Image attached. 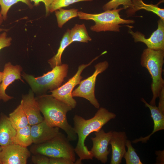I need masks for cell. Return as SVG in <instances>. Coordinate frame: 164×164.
I'll return each mask as SVG.
<instances>
[{"label": "cell", "mask_w": 164, "mask_h": 164, "mask_svg": "<svg viewBox=\"0 0 164 164\" xmlns=\"http://www.w3.org/2000/svg\"><path fill=\"white\" fill-rule=\"evenodd\" d=\"M116 117L114 113L103 107L100 108L94 116L88 119L75 115L73 118V127L78 140L74 151L79 158L75 163L81 164L83 160L93 159V157L90 151L85 144L86 139L92 132L99 131L104 125Z\"/></svg>", "instance_id": "cell-1"}, {"label": "cell", "mask_w": 164, "mask_h": 164, "mask_svg": "<svg viewBox=\"0 0 164 164\" xmlns=\"http://www.w3.org/2000/svg\"><path fill=\"white\" fill-rule=\"evenodd\" d=\"M44 120L50 126L63 130L70 141L76 140L77 136L73 127L68 122L67 114L72 108L50 95L43 94L35 98Z\"/></svg>", "instance_id": "cell-2"}, {"label": "cell", "mask_w": 164, "mask_h": 164, "mask_svg": "<svg viewBox=\"0 0 164 164\" xmlns=\"http://www.w3.org/2000/svg\"><path fill=\"white\" fill-rule=\"evenodd\" d=\"M164 50L145 49L141 55L140 63L150 74L152 79L151 85L152 97L149 104L156 105V99L164 88V80L162 77L164 63Z\"/></svg>", "instance_id": "cell-3"}, {"label": "cell", "mask_w": 164, "mask_h": 164, "mask_svg": "<svg viewBox=\"0 0 164 164\" xmlns=\"http://www.w3.org/2000/svg\"><path fill=\"white\" fill-rule=\"evenodd\" d=\"M68 70V65L63 64L55 67L41 76L35 77L24 72L21 76L34 93L42 94L48 90H54L60 87L67 76Z\"/></svg>", "instance_id": "cell-4"}, {"label": "cell", "mask_w": 164, "mask_h": 164, "mask_svg": "<svg viewBox=\"0 0 164 164\" xmlns=\"http://www.w3.org/2000/svg\"><path fill=\"white\" fill-rule=\"evenodd\" d=\"M123 9V8H121L108 10L96 14L78 11V15L80 19L92 20L95 22V24L90 27L92 31L96 32L106 31L119 32L121 27L120 24H132L135 22L133 20L126 19L121 17L119 12Z\"/></svg>", "instance_id": "cell-5"}, {"label": "cell", "mask_w": 164, "mask_h": 164, "mask_svg": "<svg viewBox=\"0 0 164 164\" xmlns=\"http://www.w3.org/2000/svg\"><path fill=\"white\" fill-rule=\"evenodd\" d=\"M31 151L34 154H42L49 157L65 158L74 164L76 161L74 148L67 137L60 132L50 140L35 144L31 148Z\"/></svg>", "instance_id": "cell-6"}, {"label": "cell", "mask_w": 164, "mask_h": 164, "mask_svg": "<svg viewBox=\"0 0 164 164\" xmlns=\"http://www.w3.org/2000/svg\"><path fill=\"white\" fill-rule=\"evenodd\" d=\"M109 66L107 61L99 62L94 66L95 71L90 76L81 80L78 87L73 91V97H83L88 100L96 108H100V104L95 95V87L98 75L105 70Z\"/></svg>", "instance_id": "cell-7"}, {"label": "cell", "mask_w": 164, "mask_h": 164, "mask_svg": "<svg viewBox=\"0 0 164 164\" xmlns=\"http://www.w3.org/2000/svg\"><path fill=\"white\" fill-rule=\"evenodd\" d=\"M103 52L87 64H82L79 66L75 74L70 78L66 83L58 88L50 92V95L53 97L62 101L70 106L72 108H75L77 105L76 101L73 98L72 92L75 87L79 84L82 78L81 74L83 70L90 65L92 62L101 55L105 54Z\"/></svg>", "instance_id": "cell-8"}, {"label": "cell", "mask_w": 164, "mask_h": 164, "mask_svg": "<svg viewBox=\"0 0 164 164\" xmlns=\"http://www.w3.org/2000/svg\"><path fill=\"white\" fill-rule=\"evenodd\" d=\"M129 33L132 36L135 43L141 42L145 44L147 48L154 50H164V20L160 18L158 21L157 29L148 38L140 32H133L129 28Z\"/></svg>", "instance_id": "cell-9"}, {"label": "cell", "mask_w": 164, "mask_h": 164, "mask_svg": "<svg viewBox=\"0 0 164 164\" xmlns=\"http://www.w3.org/2000/svg\"><path fill=\"white\" fill-rule=\"evenodd\" d=\"M0 164H26L30 152L26 147L12 144L2 146Z\"/></svg>", "instance_id": "cell-10"}, {"label": "cell", "mask_w": 164, "mask_h": 164, "mask_svg": "<svg viewBox=\"0 0 164 164\" xmlns=\"http://www.w3.org/2000/svg\"><path fill=\"white\" fill-rule=\"evenodd\" d=\"M112 131L105 132L103 129L95 132V136L91 137L93 146L90 151L93 157L102 163L105 164L108 161V156L110 150L108 146L112 135Z\"/></svg>", "instance_id": "cell-11"}, {"label": "cell", "mask_w": 164, "mask_h": 164, "mask_svg": "<svg viewBox=\"0 0 164 164\" xmlns=\"http://www.w3.org/2000/svg\"><path fill=\"white\" fill-rule=\"evenodd\" d=\"M22 67L19 65H13L10 62L6 63L4 67L2 81L0 86V100L5 102L11 99L13 97L8 95L5 93L7 87L15 80L21 78Z\"/></svg>", "instance_id": "cell-12"}, {"label": "cell", "mask_w": 164, "mask_h": 164, "mask_svg": "<svg viewBox=\"0 0 164 164\" xmlns=\"http://www.w3.org/2000/svg\"><path fill=\"white\" fill-rule=\"evenodd\" d=\"M21 101L24 111L26 116L29 125L38 124L44 120L34 96V93L30 90L28 93L23 95Z\"/></svg>", "instance_id": "cell-13"}, {"label": "cell", "mask_w": 164, "mask_h": 164, "mask_svg": "<svg viewBox=\"0 0 164 164\" xmlns=\"http://www.w3.org/2000/svg\"><path fill=\"white\" fill-rule=\"evenodd\" d=\"M59 129L57 127L50 126L44 119L39 123L31 126L33 143L39 144L50 140L59 134Z\"/></svg>", "instance_id": "cell-14"}, {"label": "cell", "mask_w": 164, "mask_h": 164, "mask_svg": "<svg viewBox=\"0 0 164 164\" xmlns=\"http://www.w3.org/2000/svg\"><path fill=\"white\" fill-rule=\"evenodd\" d=\"M127 137L124 132L112 131L109 144L112 153L111 164H120L126 152V144Z\"/></svg>", "instance_id": "cell-15"}, {"label": "cell", "mask_w": 164, "mask_h": 164, "mask_svg": "<svg viewBox=\"0 0 164 164\" xmlns=\"http://www.w3.org/2000/svg\"><path fill=\"white\" fill-rule=\"evenodd\" d=\"M141 100L145 103V107H148L150 110L151 117L154 122L153 129L152 132L148 135L144 137H141L133 141L132 142L134 143L140 142L142 143L146 142L150 136L155 133L164 129V114L156 105L153 106L149 104L143 98Z\"/></svg>", "instance_id": "cell-16"}, {"label": "cell", "mask_w": 164, "mask_h": 164, "mask_svg": "<svg viewBox=\"0 0 164 164\" xmlns=\"http://www.w3.org/2000/svg\"><path fill=\"white\" fill-rule=\"evenodd\" d=\"M16 132L12 125L9 117L2 114L0 117V146L13 144Z\"/></svg>", "instance_id": "cell-17"}, {"label": "cell", "mask_w": 164, "mask_h": 164, "mask_svg": "<svg viewBox=\"0 0 164 164\" xmlns=\"http://www.w3.org/2000/svg\"><path fill=\"white\" fill-rule=\"evenodd\" d=\"M132 1L131 7L127 9L126 11V14L128 16H132L137 11L141 9H144L153 12L164 20V9L159 8L158 5L147 4L142 0H132Z\"/></svg>", "instance_id": "cell-18"}, {"label": "cell", "mask_w": 164, "mask_h": 164, "mask_svg": "<svg viewBox=\"0 0 164 164\" xmlns=\"http://www.w3.org/2000/svg\"><path fill=\"white\" fill-rule=\"evenodd\" d=\"M9 118L12 125L16 130L29 125L27 118L23 108L21 101L19 105L9 114Z\"/></svg>", "instance_id": "cell-19"}, {"label": "cell", "mask_w": 164, "mask_h": 164, "mask_svg": "<svg viewBox=\"0 0 164 164\" xmlns=\"http://www.w3.org/2000/svg\"><path fill=\"white\" fill-rule=\"evenodd\" d=\"M69 35L71 44L75 41L87 43L92 40L84 23L76 24L71 30H70Z\"/></svg>", "instance_id": "cell-20"}, {"label": "cell", "mask_w": 164, "mask_h": 164, "mask_svg": "<svg viewBox=\"0 0 164 164\" xmlns=\"http://www.w3.org/2000/svg\"><path fill=\"white\" fill-rule=\"evenodd\" d=\"M69 32L70 29H67L60 41V46L56 53L48 60V63L52 68L62 64L61 57L62 54L66 47L71 44Z\"/></svg>", "instance_id": "cell-21"}, {"label": "cell", "mask_w": 164, "mask_h": 164, "mask_svg": "<svg viewBox=\"0 0 164 164\" xmlns=\"http://www.w3.org/2000/svg\"><path fill=\"white\" fill-rule=\"evenodd\" d=\"M31 127V126L29 125L23 128L16 130L13 143L27 147L33 143Z\"/></svg>", "instance_id": "cell-22"}, {"label": "cell", "mask_w": 164, "mask_h": 164, "mask_svg": "<svg viewBox=\"0 0 164 164\" xmlns=\"http://www.w3.org/2000/svg\"><path fill=\"white\" fill-rule=\"evenodd\" d=\"M78 9L73 8L69 9H60L54 11L57 22L58 26L62 28L69 20L78 17Z\"/></svg>", "instance_id": "cell-23"}, {"label": "cell", "mask_w": 164, "mask_h": 164, "mask_svg": "<svg viewBox=\"0 0 164 164\" xmlns=\"http://www.w3.org/2000/svg\"><path fill=\"white\" fill-rule=\"evenodd\" d=\"M19 2L24 3L30 9L33 8L30 0H0L1 12L4 20H7V13L11 7Z\"/></svg>", "instance_id": "cell-24"}, {"label": "cell", "mask_w": 164, "mask_h": 164, "mask_svg": "<svg viewBox=\"0 0 164 164\" xmlns=\"http://www.w3.org/2000/svg\"><path fill=\"white\" fill-rule=\"evenodd\" d=\"M126 146L128 150L126 151L123 158L125 159L126 164H142L130 140L127 139Z\"/></svg>", "instance_id": "cell-25"}, {"label": "cell", "mask_w": 164, "mask_h": 164, "mask_svg": "<svg viewBox=\"0 0 164 164\" xmlns=\"http://www.w3.org/2000/svg\"><path fill=\"white\" fill-rule=\"evenodd\" d=\"M93 0H53L50 7V12L52 13L74 3L83 1H92Z\"/></svg>", "instance_id": "cell-26"}, {"label": "cell", "mask_w": 164, "mask_h": 164, "mask_svg": "<svg viewBox=\"0 0 164 164\" xmlns=\"http://www.w3.org/2000/svg\"><path fill=\"white\" fill-rule=\"evenodd\" d=\"M121 5H123L124 9H127L132 6V0H111L103 6V9L104 11L115 9Z\"/></svg>", "instance_id": "cell-27"}, {"label": "cell", "mask_w": 164, "mask_h": 164, "mask_svg": "<svg viewBox=\"0 0 164 164\" xmlns=\"http://www.w3.org/2000/svg\"><path fill=\"white\" fill-rule=\"evenodd\" d=\"M12 39L11 37H8L6 31L0 34V50L2 49L10 46L11 44Z\"/></svg>", "instance_id": "cell-28"}, {"label": "cell", "mask_w": 164, "mask_h": 164, "mask_svg": "<svg viewBox=\"0 0 164 164\" xmlns=\"http://www.w3.org/2000/svg\"><path fill=\"white\" fill-rule=\"evenodd\" d=\"M32 162L36 164H49V157L41 154H36L32 157Z\"/></svg>", "instance_id": "cell-29"}, {"label": "cell", "mask_w": 164, "mask_h": 164, "mask_svg": "<svg viewBox=\"0 0 164 164\" xmlns=\"http://www.w3.org/2000/svg\"><path fill=\"white\" fill-rule=\"evenodd\" d=\"M49 164H73V162L61 157H49Z\"/></svg>", "instance_id": "cell-30"}, {"label": "cell", "mask_w": 164, "mask_h": 164, "mask_svg": "<svg viewBox=\"0 0 164 164\" xmlns=\"http://www.w3.org/2000/svg\"><path fill=\"white\" fill-rule=\"evenodd\" d=\"M31 2H33L34 6H37L39 5L40 2H43L45 6L46 15L48 16L50 13V7L53 0H30Z\"/></svg>", "instance_id": "cell-31"}, {"label": "cell", "mask_w": 164, "mask_h": 164, "mask_svg": "<svg viewBox=\"0 0 164 164\" xmlns=\"http://www.w3.org/2000/svg\"><path fill=\"white\" fill-rule=\"evenodd\" d=\"M159 97V100L158 107L164 114V88L161 90Z\"/></svg>", "instance_id": "cell-32"}, {"label": "cell", "mask_w": 164, "mask_h": 164, "mask_svg": "<svg viewBox=\"0 0 164 164\" xmlns=\"http://www.w3.org/2000/svg\"><path fill=\"white\" fill-rule=\"evenodd\" d=\"M3 21V18L1 12V10H0V26L2 24Z\"/></svg>", "instance_id": "cell-33"}, {"label": "cell", "mask_w": 164, "mask_h": 164, "mask_svg": "<svg viewBox=\"0 0 164 164\" xmlns=\"http://www.w3.org/2000/svg\"><path fill=\"white\" fill-rule=\"evenodd\" d=\"M3 75V72H0V86L2 80Z\"/></svg>", "instance_id": "cell-34"}, {"label": "cell", "mask_w": 164, "mask_h": 164, "mask_svg": "<svg viewBox=\"0 0 164 164\" xmlns=\"http://www.w3.org/2000/svg\"><path fill=\"white\" fill-rule=\"evenodd\" d=\"M9 30V29H5L2 28H0V32L3 31H7Z\"/></svg>", "instance_id": "cell-35"}, {"label": "cell", "mask_w": 164, "mask_h": 164, "mask_svg": "<svg viewBox=\"0 0 164 164\" xmlns=\"http://www.w3.org/2000/svg\"><path fill=\"white\" fill-rule=\"evenodd\" d=\"M2 146H0V153L2 150Z\"/></svg>", "instance_id": "cell-36"}]
</instances>
